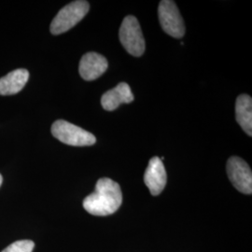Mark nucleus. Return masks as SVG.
<instances>
[{"instance_id": "1", "label": "nucleus", "mask_w": 252, "mask_h": 252, "mask_svg": "<svg viewBox=\"0 0 252 252\" xmlns=\"http://www.w3.org/2000/svg\"><path fill=\"white\" fill-rule=\"evenodd\" d=\"M123 203V193L116 181L102 178L95 189L83 200L84 209L94 216H108L114 214Z\"/></svg>"}, {"instance_id": "2", "label": "nucleus", "mask_w": 252, "mask_h": 252, "mask_svg": "<svg viewBox=\"0 0 252 252\" xmlns=\"http://www.w3.org/2000/svg\"><path fill=\"white\" fill-rule=\"evenodd\" d=\"M89 9V3L83 0L74 1L67 4L63 9H60L53 20L50 27L51 33L53 35H60L68 31L84 18Z\"/></svg>"}, {"instance_id": "3", "label": "nucleus", "mask_w": 252, "mask_h": 252, "mask_svg": "<svg viewBox=\"0 0 252 252\" xmlns=\"http://www.w3.org/2000/svg\"><path fill=\"white\" fill-rule=\"evenodd\" d=\"M52 134L59 141L69 146H92L96 142L95 136L92 133L63 120L54 122L52 126Z\"/></svg>"}, {"instance_id": "4", "label": "nucleus", "mask_w": 252, "mask_h": 252, "mask_svg": "<svg viewBox=\"0 0 252 252\" xmlns=\"http://www.w3.org/2000/svg\"><path fill=\"white\" fill-rule=\"evenodd\" d=\"M120 41L128 54L139 57L145 52V39L140 25L135 16H126L119 32Z\"/></svg>"}, {"instance_id": "5", "label": "nucleus", "mask_w": 252, "mask_h": 252, "mask_svg": "<svg viewBox=\"0 0 252 252\" xmlns=\"http://www.w3.org/2000/svg\"><path fill=\"white\" fill-rule=\"evenodd\" d=\"M158 15L162 29L166 34L176 38L184 36L185 24L174 1H161L158 8Z\"/></svg>"}, {"instance_id": "6", "label": "nucleus", "mask_w": 252, "mask_h": 252, "mask_svg": "<svg viewBox=\"0 0 252 252\" xmlns=\"http://www.w3.org/2000/svg\"><path fill=\"white\" fill-rule=\"evenodd\" d=\"M227 173L235 189L245 194H252V169L243 159L231 157L227 162Z\"/></svg>"}, {"instance_id": "7", "label": "nucleus", "mask_w": 252, "mask_h": 252, "mask_svg": "<svg viewBox=\"0 0 252 252\" xmlns=\"http://www.w3.org/2000/svg\"><path fill=\"white\" fill-rule=\"evenodd\" d=\"M167 181L166 171L162 161L159 157H153L146 169L144 182L150 189L152 195H159L162 192Z\"/></svg>"}, {"instance_id": "8", "label": "nucleus", "mask_w": 252, "mask_h": 252, "mask_svg": "<svg viewBox=\"0 0 252 252\" xmlns=\"http://www.w3.org/2000/svg\"><path fill=\"white\" fill-rule=\"evenodd\" d=\"M108 60L97 53H88L81 57L79 71L85 81H94L107 71Z\"/></svg>"}, {"instance_id": "9", "label": "nucleus", "mask_w": 252, "mask_h": 252, "mask_svg": "<svg viewBox=\"0 0 252 252\" xmlns=\"http://www.w3.org/2000/svg\"><path fill=\"white\" fill-rule=\"evenodd\" d=\"M134 95L130 86L126 82H121L111 90L106 92L101 98V105L105 110L113 111L122 104L133 102Z\"/></svg>"}, {"instance_id": "10", "label": "nucleus", "mask_w": 252, "mask_h": 252, "mask_svg": "<svg viewBox=\"0 0 252 252\" xmlns=\"http://www.w3.org/2000/svg\"><path fill=\"white\" fill-rule=\"evenodd\" d=\"M29 79L25 68L15 69L0 79V95H12L23 90Z\"/></svg>"}, {"instance_id": "11", "label": "nucleus", "mask_w": 252, "mask_h": 252, "mask_svg": "<svg viewBox=\"0 0 252 252\" xmlns=\"http://www.w3.org/2000/svg\"><path fill=\"white\" fill-rule=\"evenodd\" d=\"M235 119L247 135H252V99L248 94H240L235 103Z\"/></svg>"}, {"instance_id": "12", "label": "nucleus", "mask_w": 252, "mask_h": 252, "mask_svg": "<svg viewBox=\"0 0 252 252\" xmlns=\"http://www.w3.org/2000/svg\"><path fill=\"white\" fill-rule=\"evenodd\" d=\"M35 243L32 240H19L13 242L1 252H32Z\"/></svg>"}, {"instance_id": "13", "label": "nucleus", "mask_w": 252, "mask_h": 252, "mask_svg": "<svg viewBox=\"0 0 252 252\" xmlns=\"http://www.w3.org/2000/svg\"><path fill=\"white\" fill-rule=\"evenodd\" d=\"M2 181H3V179H2V176H1V174H0V187H1V184H2Z\"/></svg>"}]
</instances>
